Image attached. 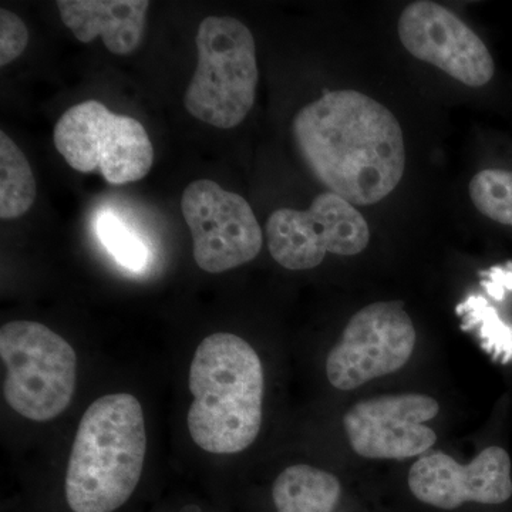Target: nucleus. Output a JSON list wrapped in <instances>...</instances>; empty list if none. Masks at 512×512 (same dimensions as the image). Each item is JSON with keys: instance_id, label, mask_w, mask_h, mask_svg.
<instances>
[{"instance_id": "obj_13", "label": "nucleus", "mask_w": 512, "mask_h": 512, "mask_svg": "<svg viewBox=\"0 0 512 512\" xmlns=\"http://www.w3.org/2000/svg\"><path fill=\"white\" fill-rule=\"evenodd\" d=\"M62 22L77 40L101 36L110 53L126 56L140 46L146 28L147 0H59Z\"/></svg>"}, {"instance_id": "obj_12", "label": "nucleus", "mask_w": 512, "mask_h": 512, "mask_svg": "<svg viewBox=\"0 0 512 512\" xmlns=\"http://www.w3.org/2000/svg\"><path fill=\"white\" fill-rule=\"evenodd\" d=\"M409 487L421 503L456 510L466 503L498 505L512 495L511 458L501 447H488L463 466L453 457H421L409 473Z\"/></svg>"}, {"instance_id": "obj_1", "label": "nucleus", "mask_w": 512, "mask_h": 512, "mask_svg": "<svg viewBox=\"0 0 512 512\" xmlns=\"http://www.w3.org/2000/svg\"><path fill=\"white\" fill-rule=\"evenodd\" d=\"M292 134L313 175L352 205L376 204L402 181V127L392 111L366 94H323L298 111Z\"/></svg>"}, {"instance_id": "obj_16", "label": "nucleus", "mask_w": 512, "mask_h": 512, "mask_svg": "<svg viewBox=\"0 0 512 512\" xmlns=\"http://www.w3.org/2000/svg\"><path fill=\"white\" fill-rule=\"evenodd\" d=\"M97 237L123 268L141 271L150 261L151 249L136 227L113 211H103L96 220Z\"/></svg>"}, {"instance_id": "obj_6", "label": "nucleus", "mask_w": 512, "mask_h": 512, "mask_svg": "<svg viewBox=\"0 0 512 512\" xmlns=\"http://www.w3.org/2000/svg\"><path fill=\"white\" fill-rule=\"evenodd\" d=\"M53 141L73 170L99 171L113 185L143 180L154 163L153 144L143 124L113 113L99 100L70 107L57 121Z\"/></svg>"}, {"instance_id": "obj_8", "label": "nucleus", "mask_w": 512, "mask_h": 512, "mask_svg": "<svg viewBox=\"0 0 512 512\" xmlns=\"http://www.w3.org/2000/svg\"><path fill=\"white\" fill-rule=\"evenodd\" d=\"M416 329L403 302H376L360 309L326 360L336 389L349 392L402 369L416 348Z\"/></svg>"}, {"instance_id": "obj_19", "label": "nucleus", "mask_w": 512, "mask_h": 512, "mask_svg": "<svg viewBox=\"0 0 512 512\" xmlns=\"http://www.w3.org/2000/svg\"><path fill=\"white\" fill-rule=\"evenodd\" d=\"M29 43L25 22L10 10L0 9V66L5 67L23 55Z\"/></svg>"}, {"instance_id": "obj_17", "label": "nucleus", "mask_w": 512, "mask_h": 512, "mask_svg": "<svg viewBox=\"0 0 512 512\" xmlns=\"http://www.w3.org/2000/svg\"><path fill=\"white\" fill-rule=\"evenodd\" d=\"M470 197L477 210L498 224L512 227V173L488 168L474 175Z\"/></svg>"}, {"instance_id": "obj_11", "label": "nucleus", "mask_w": 512, "mask_h": 512, "mask_svg": "<svg viewBox=\"0 0 512 512\" xmlns=\"http://www.w3.org/2000/svg\"><path fill=\"white\" fill-rule=\"evenodd\" d=\"M397 30L410 55L439 67L457 82L481 87L493 79V56L483 40L439 3L423 0L407 6Z\"/></svg>"}, {"instance_id": "obj_3", "label": "nucleus", "mask_w": 512, "mask_h": 512, "mask_svg": "<svg viewBox=\"0 0 512 512\" xmlns=\"http://www.w3.org/2000/svg\"><path fill=\"white\" fill-rule=\"evenodd\" d=\"M143 407L128 393L107 394L86 410L67 466L73 512H114L133 495L146 458Z\"/></svg>"}, {"instance_id": "obj_5", "label": "nucleus", "mask_w": 512, "mask_h": 512, "mask_svg": "<svg viewBox=\"0 0 512 512\" xmlns=\"http://www.w3.org/2000/svg\"><path fill=\"white\" fill-rule=\"evenodd\" d=\"M6 366L3 396L20 416L50 421L72 403L77 357L70 343L42 323L15 320L0 329Z\"/></svg>"}, {"instance_id": "obj_18", "label": "nucleus", "mask_w": 512, "mask_h": 512, "mask_svg": "<svg viewBox=\"0 0 512 512\" xmlns=\"http://www.w3.org/2000/svg\"><path fill=\"white\" fill-rule=\"evenodd\" d=\"M457 312L467 316L468 322L480 325L481 336L485 340L487 348H497L503 345L510 346L511 330L498 319L497 313L487 305L481 296H470L466 302L458 305Z\"/></svg>"}, {"instance_id": "obj_20", "label": "nucleus", "mask_w": 512, "mask_h": 512, "mask_svg": "<svg viewBox=\"0 0 512 512\" xmlns=\"http://www.w3.org/2000/svg\"><path fill=\"white\" fill-rule=\"evenodd\" d=\"M481 275L484 276L481 285L498 301L504 298L505 289H512V271L495 266L491 271L483 272Z\"/></svg>"}, {"instance_id": "obj_15", "label": "nucleus", "mask_w": 512, "mask_h": 512, "mask_svg": "<svg viewBox=\"0 0 512 512\" xmlns=\"http://www.w3.org/2000/svg\"><path fill=\"white\" fill-rule=\"evenodd\" d=\"M37 185L28 158L18 144L0 133V217L16 220L35 204Z\"/></svg>"}, {"instance_id": "obj_9", "label": "nucleus", "mask_w": 512, "mask_h": 512, "mask_svg": "<svg viewBox=\"0 0 512 512\" xmlns=\"http://www.w3.org/2000/svg\"><path fill=\"white\" fill-rule=\"evenodd\" d=\"M181 211L202 271L222 274L248 264L261 252L264 237L251 205L215 181H192L181 198Z\"/></svg>"}, {"instance_id": "obj_2", "label": "nucleus", "mask_w": 512, "mask_h": 512, "mask_svg": "<svg viewBox=\"0 0 512 512\" xmlns=\"http://www.w3.org/2000/svg\"><path fill=\"white\" fill-rule=\"evenodd\" d=\"M188 431L202 450L235 454L258 437L264 409L265 377L255 349L232 333H214L192 357Z\"/></svg>"}, {"instance_id": "obj_14", "label": "nucleus", "mask_w": 512, "mask_h": 512, "mask_svg": "<svg viewBox=\"0 0 512 512\" xmlns=\"http://www.w3.org/2000/svg\"><path fill=\"white\" fill-rule=\"evenodd\" d=\"M340 494L338 478L306 464L285 468L272 487L276 512H333Z\"/></svg>"}, {"instance_id": "obj_10", "label": "nucleus", "mask_w": 512, "mask_h": 512, "mask_svg": "<svg viewBox=\"0 0 512 512\" xmlns=\"http://www.w3.org/2000/svg\"><path fill=\"white\" fill-rule=\"evenodd\" d=\"M440 404L423 394H397L363 400L343 419L350 447L373 460H406L436 444L437 434L426 426Z\"/></svg>"}, {"instance_id": "obj_7", "label": "nucleus", "mask_w": 512, "mask_h": 512, "mask_svg": "<svg viewBox=\"0 0 512 512\" xmlns=\"http://www.w3.org/2000/svg\"><path fill=\"white\" fill-rule=\"evenodd\" d=\"M266 235L272 258L291 271L316 268L326 254H360L370 241L365 217L330 191L318 195L309 210L275 211L266 222Z\"/></svg>"}, {"instance_id": "obj_4", "label": "nucleus", "mask_w": 512, "mask_h": 512, "mask_svg": "<svg viewBox=\"0 0 512 512\" xmlns=\"http://www.w3.org/2000/svg\"><path fill=\"white\" fill-rule=\"evenodd\" d=\"M197 70L185 109L212 127L239 126L254 107L259 72L251 30L231 16H208L198 28Z\"/></svg>"}]
</instances>
